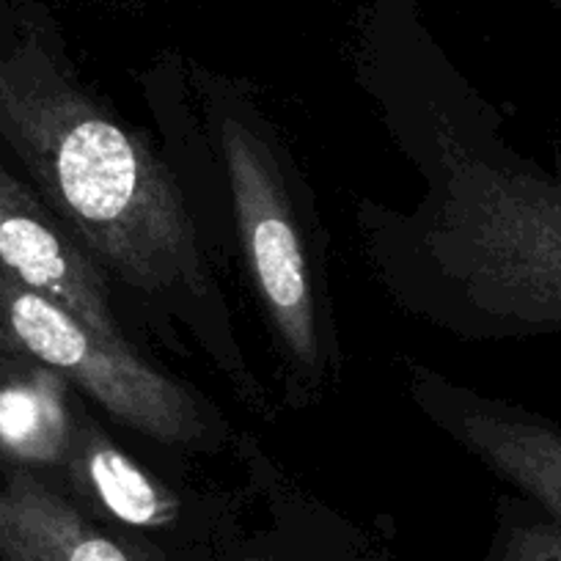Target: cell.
<instances>
[{"instance_id":"obj_3","label":"cell","mask_w":561,"mask_h":561,"mask_svg":"<svg viewBox=\"0 0 561 561\" xmlns=\"http://www.w3.org/2000/svg\"><path fill=\"white\" fill-rule=\"evenodd\" d=\"M218 147L259 304L300 380L320 386L331 353L328 325L304 220L280 171L278 152L267 135L237 111L220 113Z\"/></svg>"},{"instance_id":"obj_5","label":"cell","mask_w":561,"mask_h":561,"mask_svg":"<svg viewBox=\"0 0 561 561\" xmlns=\"http://www.w3.org/2000/svg\"><path fill=\"white\" fill-rule=\"evenodd\" d=\"M0 267L116 344H129L107 275L61 220L0 163Z\"/></svg>"},{"instance_id":"obj_11","label":"cell","mask_w":561,"mask_h":561,"mask_svg":"<svg viewBox=\"0 0 561 561\" xmlns=\"http://www.w3.org/2000/svg\"><path fill=\"white\" fill-rule=\"evenodd\" d=\"M226 561H314V559H295V556L270 553V550H251V553L231 556V559ZM325 561H347V559H325Z\"/></svg>"},{"instance_id":"obj_2","label":"cell","mask_w":561,"mask_h":561,"mask_svg":"<svg viewBox=\"0 0 561 561\" xmlns=\"http://www.w3.org/2000/svg\"><path fill=\"white\" fill-rule=\"evenodd\" d=\"M388 284L451 331L490 336L561 328V176L435 133L433 185L413 215H377Z\"/></svg>"},{"instance_id":"obj_8","label":"cell","mask_w":561,"mask_h":561,"mask_svg":"<svg viewBox=\"0 0 561 561\" xmlns=\"http://www.w3.org/2000/svg\"><path fill=\"white\" fill-rule=\"evenodd\" d=\"M0 561H174L163 548L100 523L67 493L18 471L0 488Z\"/></svg>"},{"instance_id":"obj_10","label":"cell","mask_w":561,"mask_h":561,"mask_svg":"<svg viewBox=\"0 0 561 561\" xmlns=\"http://www.w3.org/2000/svg\"><path fill=\"white\" fill-rule=\"evenodd\" d=\"M488 561H561V523L550 517H504Z\"/></svg>"},{"instance_id":"obj_1","label":"cell","mask_w":561,"mask_h":561,"mask_svg":"<svg viewBox=\"0 0 561 561\" xmlns=\"http://www.w3.org/2000/svg\"><path fill=\"white\" fill-rule=\"evenodd\" d=\"M0 138L107 275L158 304H218L176 176L36 25L0 47Z\"/></svg>"},{"instance_id":"obj_6","label":"cell","mask_w":561,"mask_h":561,"mask_svg":"<svg viewBox=\"0 0 561 561\" xmlns=\"http://www.w3.org/2000/svg\"><path fill=\"white\" fill-rule=\"evenodd\" d=\"M415 397L462 449L561 523V427L440 377H421Z\"/></svg>"},{"instance_id":"obj_4","label":"cell","mask_w":561,"mask_h":561,"mask_svg":"<svg viewBox=\"0 0 561 561\" xmlns=\"http://www.w3.org/2000/svg\"><path fill=\"white\" fill-rule=\"evenodd\" d=\"M0 339L50 366L118 424L163 446L204 449L215 424L202 399L174 377L20 284L0 267Z\"/></svg>"},{"instance_id":"obj_9","label":"cell","mask_w":561,"mask_h":561,"mask_svg":"<svg viewBox=\"0 0 561 561\" xmlns=\"http://www.w3.org/2000/svg\"><path fill=\"white\" fill-rule=\"evenodd\" d=\"M7 347L0 358V457L25 471L67 460L75 419L69 382L50 366Z\"/></svg>"},{"instance_id":"obj_7","label":"cell","mask_w":561,"mask_h":561,"mask_svg":"<svg viewBox=\"0 0 561 561\" xmlns=\"http://www.w3.org/2000/svg\"><path fill=\"white\" fill-rule=\"evenodd\" d=\"M64 477V493L91 517L149 539L174 561H191L182 542L187 531L182 495L118 449L96 421H75Z\"/></svg>"}]
</instances>
